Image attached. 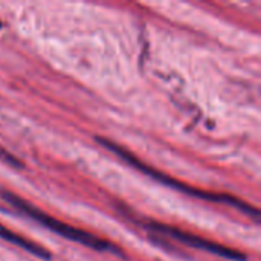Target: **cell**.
<instances>
[{"label": "cell", "instance_id": "1", "mask_svg": "<svg viewBox=\"0 0 261 261\" xmlns=\"http://www.w3.org/2000/svg\"><path fill=\"white\" fill-rule=\"evenodd\" d=\"M96 141L104 147L107 148L109 151L115 153L116 156H119L122 161H125L128 165H132L133 168H136L138 171H141L142 174H147L150 176L151 179L161 182L162 185L171 188V190H176L179 193H184V194H188L190 197H194V199H200V200H205V202H213V203H223V205H231L234 208H237L239 211H242L243 214L249 216L254 222H258L260 220V211L257 208H254L252 205H248L246 202L240 200L239 197L236 196H231V194H222V193H211V191H203V190H199V188H193L190 187L188 184H184L180 180H176L173 177H170L168 174H165L164 171H159L153 167H148L147 164H144L141 159H138L135 154H132L128 150H125L124 147H121L119 144L113 142V141H109V139H104V138H96Z\"/></svg>", "mask_w": 261, "mask_h": 261}, {"label": "cell", "instance_id": "2", "mask_svg": "<svg viewBox=\"0 0 261 261\" xmlns=\"http://www.w3.org/2000/svg\"><path fill=\"white\" fill-rule=\"evenodd\" d=\"M0 197L8 202L11 206H14L18 213H21L23 216L35 220L37 223H40L41 226L47 228L49 231H52L54 234L63 237V239H67L70 242H75V243H80L86 248H90L93 251H98V252H107V251H112V252H118V249L110 245L109 242L87 232V231H83V229H78V228H73L67 223H63L50 216H47L46 213H43L41 210H38L37 206L31 205L29 202H26L24 199H21L20 196L8 191V190H0Z\"/></svg>", "mask_w": 261, "mask_h": 261}, {"label": "cell", "instance_id": "3", "mask_svg": "<svg viewBox=\"0 0 261 261\" xmlns=\"http://www.w3.org/2000/svg\"><path fill=\"white\" fill-rule=\"evenodd\" d=\"M147 229H150L151 232H156V234H161V236H167L170 239H174L180 243H184L185 246H190V248H194V249H200V251H205V252H210V254H214V255H219L222 258H226V260L231 261H246V255L236 251V249H231V248H226L223 245H219V243H214L211 240H206L203 237H199V236H194L191 232H185L182 229H177L174 226H168V225H164V223H158V222H147L144 225Z\"/></svg>", "mask_w": 261, "mask_h": 261}, {"label": "cell", "instance_id": "4", "mask_svg": "<svg viewBox=\"0 0 261 261\" xmlns=\"http://www.w3.org/2000/svg\"><path fill=\"white\" fill-rule=\"evenodd\" d=\"M0 239L5 240V242L12 243L14 246L20 248V249H23V251H26V252H29V254H32V255H35L37 258H41V260L46 261L50 260V252H49L47 249H44L41 245H37L35 242H31V240H28V239L18 236L17 232L8 229V228L3 226V225H0Z\"/></svg>", "mask_w": 261, "mask_h": 261}, {"label": "cell", "instance_id": "5", "mask_svg": "<svg viewBox=\"0 0 261 261\" xmlns=\"http://www.w3.org/2000/svg\"><path fill=\"white\" fill-rule=\"evenodd\" d=\"M0 158H2L3 161H6L9 165H12V167H18V168H21V167H23V165L18 162V159H15L14 156L8 154V153H6L5 150H2V148H0Z\"/></svg>", "mask_w": 261, "mask_h": 261}, {"label": "cell", "instance_id": "6", "mask_svg": "<svg viewBox=\"0 0 261 261\" xmlns=\"http://www.w3.org/2000/svg\"><path fill=\"white\" fill-rule=\"evenodd\" d=\"M2 26H3V24H2V21H0V29H2Z\"/></svg>", "mask_w": 261, "mask_h": 261}]
</instances>
